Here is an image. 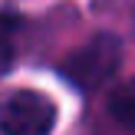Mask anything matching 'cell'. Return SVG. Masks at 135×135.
<instances>
[{
    "label": "cell",
    "instance_id": "obj_1",
    "mask_svg": "<svg viewBox=\"0 0 135 135\" xmlns=\"http://www.w3.org/2000/svg\"><path fill=\"white\" fill-rule=\"evenodd\" d=\"M119 63H122V43L112 33H96L86 46H79L76 53H69L59 69L79 89H96V86L109 83L115 76Z\"/></svg>",
    "mask_w": 135,
    "mask_h": 135
},
{
    "label": "cell",
    "instance_id": "obj_2",
    "mask_svg": "<svg viewBox=\"0 0 135 135\" xmlns=\"http://www.w3.org/2000/svg\"><path fill=\"white\" fill-rule=\"evenodd\" d=\"M56 125V105L33 89L0 99V135H50Z\"/></svg>",
    "mask_w": 135,
    "mask_h": 135
},
{
    "label": "cell",
    "instance_id": "obj_3",
    "mask_svg": "<svg viewBox=\"0 0 135 135\" xmlns=\"http://www.w3.org/2000/svg\"><path fill=\"white\" fill-rule=\"evenodd\" d=\"M109 112H112V119H115L122 129L135 132V79L122 83L109 96Z\"/></svg>",
    "mask_w": 135,
    "mask_h": 135
}]
</instances>
